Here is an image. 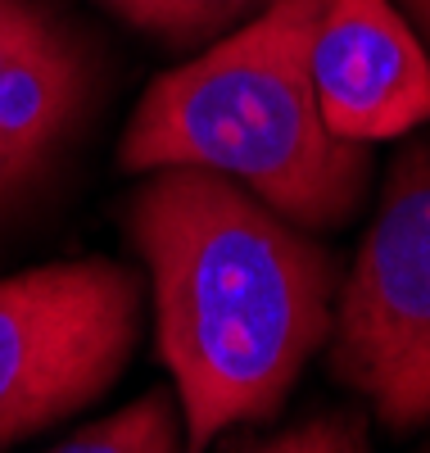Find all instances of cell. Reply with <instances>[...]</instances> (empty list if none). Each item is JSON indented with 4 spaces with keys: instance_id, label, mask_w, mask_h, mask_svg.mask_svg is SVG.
I'll return each mask as SVG.
<instances>
[{
    "instance_id": "6da1fadb",
    "label": "cell",
    "mask_w": 430,
    "mask_h": 453,
    "mask_svg": "<svg viewBox=\"0 0 430 453\" xmlns=\"http://www.w3.org/2000/svg\"><path fill=\"white\" fill-rule=\"evenodd\" d=\"M132 241L150 268L186 449L272 422L331 335L335 258L209 168H154L132 196Z\"/></svg>"
},
{
    "instance_id": "7a4b0ae2",
    "label": "cell",
    "mask_w": 430,
    "mask_h": 453,
    "mask_svg": "<svg viewBox=\"0 0 430 453\" xmlns=\"http://www.w3.org/2000/svg\"><path fill=\"white\" fill-rule=\"evenodd\" d=\"M326 0H267L231 36L154 82L119 145L127 173L209 168L303 232H340L372 186V155L340 141L312 91Z\"/></svg>"
},
{
    "instance_id": "3957f363",
    "label": "cell",
    "mask_w": 430,
    "mask_h": 453,
    "mask_svg": "<svg viewBox=\"0 0 430 453\" xmlns=\"http://www.w3.org/2000/svg\"><path fill=\"white\" fill-rule=\"evenodd\" d=\"M331 381L385 431L430 426V141L389 164L354 268L335 290Z\"/></svg>"
},
{
    "instance_id": "277c9868",
    "label": "cell",
    "mask_w": 430,
    "mask_h": 453,
    "mask_svg": "<svg viewBox=\"0 0 430 453\" xmlns=\"http://www.w3.org/2000/svg\"><path fill=\"white\" fill-rule=\"evenodd\" d=\"M141 281L109 258L0 281V444L100 399L136 345Z\"/></svg>"
},
{
    "instance_id": "5b68a950",
    "label": "cell",
    "mask_w": 430,
    "mask_h": 453,
    "mask_svg": "<svg viewBox=\"0 0 430 453\" xmlns=\"http://www.w3.org/2000/svg\"><path fill=\"white\" fill-rule=\"evenodd\" d=\"M312 91L340 141H395L430 123V50L395 0H326Z\"/></svg>"
},
{
    "instance_id": "8992f818",
    "label": "cell",
    "mask_w": 430,
    "mask_h": 453,
    "mask_svg": "<svg viewBox=\"0 0 430 453\" xmlns=\"http://www.w3.org/2000/svg\"><path fill=\"white\" fill-rule=\"evenodd\" d=\"M87 64L46 0H0V200L27 186L68 136Z\"/></svg>"
},
{
    "instance_id": "52a82bcc",
    "label": "cell",
    "mask_w": 430,
    "mask_h": 453,
    "mask_svg": "<svg viewBox=\"0 0 430 453\" xmlns=\"http://www.w3.org/2000/svg\"><path fill=\"white\" fill-rule=\"evenodd\" d=\"M186 444V422L168 390H150L109 418H96L64 435V453H173Z\"/></svg>"
},
{
    "instance_id": "ba28073f",
    "label": "cell",
    "mask_w": 430,
    "mask_h": 453,
    "mask_svg": "<svg viewBox=\"0 0 430 453\" xmlns=\"http://www.w3.org/2000/svg\"><path fill=\"white\" fill-rule=\"evenodd\" d=\"M100 5H109L141 32L168 36V42H204V36L241 23L250 10H263L267 0H100Z\"/></svg>"
},
{
    "instance_id": "9c48e42d",
    "label": "cell",
    "mask_w": 430,
    "mask_h": 453,
    "mask_svg": "<svg viewBox=\"0 0 430 453\" xmlns=\"http://www.w3.org/2000/svg\"><path fill=\"white\" fill-rule=\"evenodd\" d=\"M218 444L227 449H263V453H358L367 444V412L358 403L344 408H318L308 418L281 426V431H263V435H222Z\"/></svg>"
},
{
    "instance_id": "30bf717a",
    "label": "cell",
    "mask_w": 430,
    "mask_h": 453,
    "mask_svg": "<svg viewBox=\"0 0 430 453\" xmlns=\"http://www.w3.org/2000/svg\"><path fill=\"white\" fill-rule=\"evenodd\" d=\"M399 10L408 14V23L417 27V36H421L426 50H430V0H399Z\"/></svg>"
}]
</instances>
